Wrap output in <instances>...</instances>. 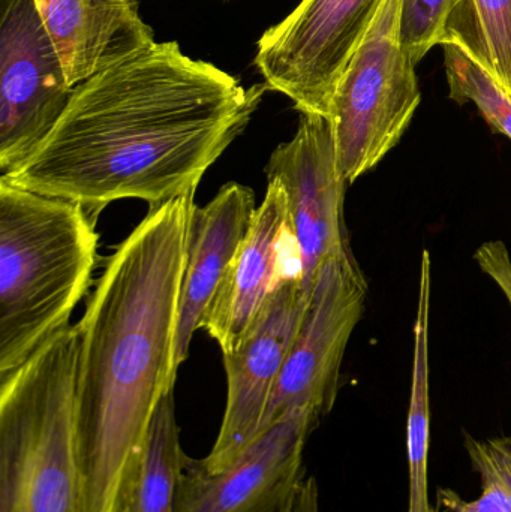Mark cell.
I'll use <instances>...</instances> for the list:
<instances>
[{
	"mask_svg": "<svg viewBox=\"0 0 511 512\" xmlns=\"http://www.w3.org/2000/svg\"><path fill=\"white\" fill-rule=\"evenodd\" d=\"M291 512H320V493L314 477H308L303 481Z\"/></svg>",
	"mask_w": 511,
	"mask_h": 512,
	"instance_id": "cell-23",
	"label": "cell"
},
{
	"mask_svg": "<svg viewBox=\"0 0 511 512\" xmlns=\"http://www.w3.org/2000/svg\"><path fill=\"white\" fill-rule=\"evenodd\" d=\"M485 66L511 99V0H470Z\"/></svg>",
	"mask_w": 511,
	"mask_h": 512,
	"instance_id": "cell-19",
	"label": "cell"
},
{
	"mask_svg": "<svg viewBox=\"0 0 511 512\" xmlns=\"http://www.w3.org/2000/svg\"><path fill=\"white\" fill-rule=\"evenodd\" d=\"M465 0H401L399 38L414 63L449 36L450 21Z\"/></svg>",
	"mask_w": 511,
	"mask_h": 512,
	"instance_id": "cell-18",
	"label": "cell"
},
{
	"mask_svg": "<svg viewBox=\"0 0 511 512\" xmlns=\"http://www.w3.org/2000/svg\"><path fill=\"white\" fill-rule=\"evenodd\" d=\"M35 5L72 89L156 42L135 0H35Z\"/></svg>",
	"mask_w": 511,
	"mask_h": 512,
	"instance_id": "cell-14",
	"label": "cell"
},
{
	"mask_svg": "<svg viewBox=\"0 0 511 512\" xmlns=\"http://www.w3.org/2000/svg\"><path fill=\"white\" fill-rule=\"evenodd\" d=\"M257 207L248 186L227 183L204 207H194L189 227L186 265L180 288L174 367L188 360L192 339L240 246Z\"/></svg>",
	"mask_w": 511,
	"mask_h": 512,
	"instance_id": "cell-13",
	"label": "cell"
},
{
	"mask_svg": "<svg viewBox=\"0 0 511 512\" xmlns=\"http://www.w3.org/2000/svg\"><path fill=\"white\" fill-rule=\"evenodd\" d=\"M384 0H302L258 41L255 66L269 90L300 114L329 119L330 105L351 57Z\"/></svg>",
	"mask_w": 511,
	"mask_h": 512,
	"instance_id": "cell-6",
	"label": "cell"
},
{
	"mask_svg": "<svg viewBox=\"0 0 511 512\" xmlns=\"http://www.w3.org/2000/svg\"><path fill=\"white\" fill-rule=\"evenodd\" d=\"M401 0H384L330 105L342 179L374 170L404 137L422 101L416 63L399 38Z\"/></svg>",
	"mask_w": 511,
	"mask_h": 512,
	"instance_id": "cell-5",
	"label": "cell"
},
{
	"mask_svg": "<svg viewBox=\"0 0 511 512\" xmlns=\"http://www.w3.org/2000/svg\"><path fill=\"white\" fill-rule=\"evenodd\" d=\"M266 173L269 182L284 189L302 285L311 294L321 267L329 259L351 254L344 224L348 183L339 173L330 120L302 114L293 138L270 156Z\"/></svg>",
	"mask_w": 511,
	"mask_h": 512,
	"instance_id": "cell-10",
	"label": "cell"
},
{
	"mask_svg": "<svg viewBox=\"0 0 511 512\" xmlns=\"http://www.w3.org/2000/svg\"><path fill=\"white\" fill-rule=\"evenodd\" d=\"M429 310H431V256L423 251L420 264L419 304L414 324L413 382L407 420L410 504L408 512H435L429 504L428 462L431 442L429 397Z\"/></svg>",
	"mask_w": 511,
	"mask_h": 512,
	"instance_id": "cell-15",
	"label": "cell"
},
{
	"mask_svg": "<svg viewBox=\"0 0 511 512\" xmlns=\"http://www.w3.org/2000/svg\"><path fill=\"white\" fill-rule=\"evenodd\" d=\"M267 90L153 42L74 87L50 134L2 179L95 216L119 200L156 209L197 191Z\"/></svg>",
	"mask_w": 511,
	"mask_h": 512,
	"instance_id": "cell-1",
	"label": "cell"
},
{
	"mask_svg": "<svg viewBox=\"0 0 511 512\" xmlns=\"http://www.w3.org/2000/svg\"><path fill=\"white\" fill-rule=\"evenodd\" d=\"M185 459L174 391H170L156 409L137 474L119 512H176L177 486Z\"/></svg>",
	"mask_w": 511,
	"mask_h": 512,
	"instance_id": "cell-16",
	"label": "cell"
},
{
	"mask_svg": "<svg viewBox=\"0 0 511 512\" xmlns=\"http://www.w3.org/2000/svg\"><path fill=\"white\" fill-rule=\"evenodd\" d=\"M59 53L35 0H0V171H14L71 101Z\"/></svg>",
	"mask_w": 511,
	"mask_h": 512,
	"instance_id": "cell-8",
	"label": "cell"
},
{
	"mask_svg": "<svg viewBox=\"0 0 511 512\" xmlns=\"http://www.w3.org/2000/svg\"><path fill=\"white\" fill-rule=\"evenodd\" d=\"M443 48L450 98L458 104L474 102L488 125L511 140V99L482 57L458 39H449Z\"/></svg>",
	"mask_w": 511,
	"mask_h": 512,
	"instance_id": "cell-17",
	"label": "cell"
},
{
	"mask_svg": "<svg viewBox=\"0 0 511 512\" xmlns=\"http://www.w3.org/2000/svg\"><path fill=\"white\" fill-rule=\"evenodd\" d=\"M77 325L0 376V512H87L77 456Z\"/></svg>",
	"mask_w": 511,
	"mask_h": 512,
	"instance_id": "cell-4",
	"label": "cell"
},
{
	"mask_svg": "<svg viewBox=\"0 0 511 512\" xmlns=\"http://www.w3.org/2000/svg\"><path fill=\"white\" fill-rule=\"evenodd\" d=\"M321 417L297 409L260 433L234 462L209 472L186 456L176 512H291L306 480L303 453Z\"/></svg>",
	"mask_w": 511,
	"mask_h": 512,
	"instance_id": "cell-9",
	"label": "cell"
},
{
	"mask_svg": "<svg viewBox=\"0 0 511 512\" xmlns=\"http://www.w3.org/2000/svg\"><path fill=\"white\" fill-rule=\"evenodd\" d=\"M368 285L353 254L321 267L264 415L263 430L297 409L326 417L339 391L345 349L365 312Z\"/></svg>",
	"mask_w": 511,
	"mask_h": 512,
	"instance_id": "cell-7",
	"label": "cell"
},
{
	"mask_svg": "<svg viewBox=\"0 0 511 512\" xmlns=\"http://www.w3.org/2000/svg\"><path fill=\"white\" fill-rule=\"evenodd\" d=\"M98 216L0 179V376L68 327L98 259Z\"/></svg>",
	"mask_w": 511,
	"mask_h": 512,
	"instance_id": "cell-3",
	"label": "cell"
},
{
	"mask_svg": "<svg viewBox=\"0 0 511 512\" xmlns=\"http://www.w3.org/2000/svg\"><path fill=\"white\" fill-rule=\"evenodd\" d=\"M482 484V496L471 502L464 501L455 490H438L435 512H511L507 496L498 484Z\"/></svg>",
	"mask_w": 511,
	"mask_h": 512,
	"instance_id": "cell-21",
	"label": "cell"
},
{
	"mask_svg": "<svg viewBox=\"0 0 511 512\" xmlns=\"http://www.w3.org/2000/svg\"><path fill=\"white\" fill-rule=\"evenodd\" d=\"M288 273L302 277V265L284 189L269 182L248 236L201 321V330L219 343L222 355L239 348L267 298Z\"/></svg>",
	"mask_w": 511,
	"mask_h": 512,
	"instance_id": "cell-12",
	"label": "cell"
},
{
	"mask_svg": "<svg viewBox=\"0 0 511 512\" xmlns=\"http://www.w3.org/2000/svg\"><path fill=\"white\" fill-rule=\"evenodd\" d=\"M465 448L482 483L498 484L511 508V436L479 441L467 435Z\"/></svg>",
	"mask_w": 511,
	"mask_h": 512,
	"instance_id": "cell-20",
	"label": "cell"
},
{
	"mask_svg": "<svg viewBox=\"0 0 511 512\" xmlns=\"http://www.w3.org/2000/svg\"><path fill=\"white\" fill-rule=\"evenodd\" d=\"M195 191L120 243L77 324V456L87 512H119L156 409L174 391L180 288Z\"/></svg>",
	"mask_w": 511,
	"mask_h": 512,
	"instance_id": "cell-2",
	"label": "cell"
},
{
	"mask_svg": "<svg viewBox=\"0 0 511 512\" xmlns=\"http://www.w3.org/2000/svg\"><path fill=\"white\" fill-rule=\"evenodd\" d=\"M474 261L500 286L511 307V258L507 246L501 240L483 243L474 254Z\"/></svg>",
	"mask_w": 511,
	"mask_h": 512,
	"instance_id": "cell-22",
	"label": "cell"
},
{
	"mask_svg": "<svg viewBox=\"0 0 511 512\" xmlns=\"http://www.w3.org/2000/svg\"><path fill=\"white\" fill-rule=\"evenodd\" d=\"M309 297L311 294L303 288L300 274H285L239 348L224 355L227 405L215 445L209 456L200 459L206 471L227 468L260 435L264 415Z\"/></svg>",
	"mask_w": 511,
	"mask_h": 512,
	"instance_id": "cell-11",
	"label": "cell"
}]
</instances>
